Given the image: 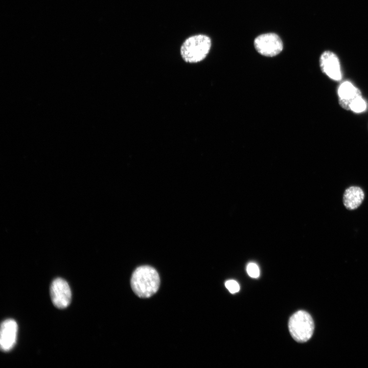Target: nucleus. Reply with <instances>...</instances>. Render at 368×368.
<instances>
[{
  "label": "nucleus",
  "instance_id": "nucleus-1",
  "mask_svg": "<svg viewBox=\"0 0 368 368\" xmlns=\"http://www.w3.org/2000/svg\"><path fill=\"white\" fill-rule=\"evenodd\" d=\"M131 287L135 294L140 297L148 298L158 290L160 278L153 267L144 265L137 267L132 274Z\"/></svg>",
  "mask_w": 368,
  "mask_h": 368
},
{
  "label": "nucleus",
  "instance_id": "nucleus-2",
  "mask_svg": "<svg viewBox=\"0 0 368 368\" xmlns=\"http://www.w3.org/2000/svg\"><path fill=\"white\" fill-rule=\"evenodd\" d=\"M211 47L210 38L203 34H198L188 38L183 43L180 53L187 62L196 63L203 60L208 54Z\"/></svg>",
  "mask_w": 368,
  "mask_h": 368
},
{
  "label": "nucleus",
  "instance_id": "nucleus-3",
  "mask_svg": "<svg viewBox=\"0 0 368 368\" xmlns=\"http://www.w3.org/2000/svg\"><path fill=\"white\" fill-rule=\"evenodd\" d=\"M289 332L292 338L298 342H305L312 337L314 321L311 315L304 310L294 313L288 321Z\"/></svg>",
  "mask_w": 368,
  "mask_h": 368
},
{
  "label": "nucleus",
  "instance_id": "nucleus-4",
  "mask_svg": "<svg viewBox=\"0 0 368 368\" xmlns=\"http://www.w3.org/2000/svg\"><path fill=\"white\" fill-rule=\"evenodd\" d=\"M254 47L261 55L271 57L282 51L283 43L278 35L268 33L258 36L254 40Z\"/></svg>",
  "mask_w": 368,
  "mask_h": 368
},
{
  "label": "nucleus",
  "instance_id": "nucleus-5",
  "mask_svg": "<svg viewBox=\"0 0 368 368\" xmlns=\"http://www.w3.org/2000/svg\"><path fill=\"white\" fill-rule=\"evenodd\" d=\"M50 294L53 304L58 308H65L71 303V288L67 282L62 278L53 280L50 287Z\"/></svg>",
  "mask_w": 368,
  "mask_h": 368
},
{
  "label": "nucleus",
  "instance_id": "nucleus-6",
  "mask_svg": "<svg viewBox=\"0 0 368 368\" xmlns=\"http://www.w3.org/2000/svg\"><path fill=\"white\" fill-rule=\"evenodd\" d=\"M18 326L12 319L3 321L1 326L0 346L3 351L8 352L15 346L17 339Z\"/></svg>",
  "mask_w": 368,
  "mask_h": 368
},
{
  "label": "nucleus",
  "instance_id": "nucleus-7",
  "mask_svg": "<svg viewBox=\"0 0 368 368\" xmlns=\"http://www.w3.org/2000/svg\"><path fill=\"white\" fill-rule=\"evenodd\" d=\"M320 66L323 72L334 80L341 79L340 63L337 56L331 51H325L320 56Z\"/></svg>",
  "mask_w": 368,
  "mask_h": 368
},
{
  "label": "nucleus",
  "instance_id": "nucleus-8",
  "mask_svg": "<svg viewBox=\"0 0 368 368\" xmlns=\"http://www.w3.org/2000/svg\"><path fill=\"white\" fill-rule=\"evenodd\" d=\"M364 198L362 189L357 186H351L346 189L343 196V203L348 210H353L358 208Z\"/></svg>",
  "mask_w": 368,
  "mask_h": 368
},
{
  "label": "nucleus",
  "instance_id": "nucleus-9",
  "mask_svg": "<svg viewBox=\"0 0 368 368\" xmlns=\"http://www.w3.org/2000/svg\"><path fill=\"white\" fill-rule=\"evenodd\" d=\"M338 95L340 98L354 100L361 96L360 90L355 87L349 81L342 83L338 89Z\"/></svg>",
  "mask_w": 368,
  "mask_h": 368
},
{
  "label": "nucleus",
  "instance_id": "nucleus-10",
  "mask_svg": "<svg viewBox=\"0 0 368 368\" xmlns=\"http://www.w3.org/2000/svg\"><path fill=\"white\" fill-rule=\"evenodd\" d=\"M366 107V103L362 99V96H360L356 98L352 102L350 109L355 112H361L365 110Z\"/></svg>",
  "mask_w": 368,
  "mask_h": 368
},
{
  "label": "nucleus",
  "instance_id": "nucleus-11",
  "mask_svg": "<svg viewBox=\"0 0 368 368\" xmlns=\"http://www.w3.org/2000/svg\"><path fill=\"white\" fill-rule=\"evenodd\" d=\"M246 270L249 276L252 278H257L260 275L258 266L255 263H249L247 266Z\"/></svg>",
  "mask_w": 368,
  "mask_h": 368
},
{
  "label": "nucleus",
  "instance_id": "nucleus-12",
  "mask_svg": "<svg viewBox=\"0 0 368 368\" xmlns=\"http://www.w3.org/2000/svg\"><path fill=\"white\" fill-rule=\"evenodd\" d=\"M226 288L231 293H235L240 290V286L238 282L233 280L227 281L225 283Z\"/></svg>",
  "mask_w": 368,
  "mask_h": 368
}]
</instances>
